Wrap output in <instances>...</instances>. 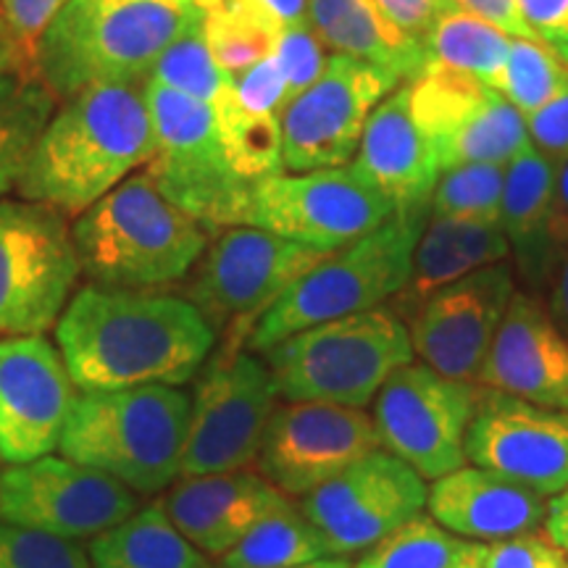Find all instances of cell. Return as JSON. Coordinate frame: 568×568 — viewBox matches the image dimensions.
<instances>
[{
  "label": "cell",
  "instance_id": "6da1fadb",
  "mask_svg": "<svg viewBox=\"0 0 568 568\" xmlns=\"http://www.w3.org/2000/svg\"><path fill=\"white\" fill-rule=\"evenodd\" d=\"M55 343L80 393L180 387L203 368L216 329L187 297L84 284L55 324Z\"/></svg>",
  "mask_w": 568,
  "mask_h": 568
},
{
  "label": "cell",
  "instance_id": "7a4b0ae2",
  "mask_svg": "<svg viewBox=\"0 0 568 568\" xmlns=\"http://www.w3.org/2000/svg\"><path fill=\"white\" fill-rule=\"evenodd\" d=\"M145 84H98L63 101L17 182L21 201L80 216L153 159Z\"/></svg>",
  "mask_w": 568,
  "mask_h": 568
},
{
  "label": "cell",
  "instance_id": "3957f363",
  "mask_svg": "<svg viewBox=\"0 0 568 568\" xmlns=\"http://www.w3.org/2000/svg\"><path fill=\"white\" fill-rule=\"evenodd\" d=\"M205 13L182 0H69L34 51V74L69 101L98 84L140 82Z\"/></svg>",
  "mask_w": 568,
  "mask_h": 568
},
{
  "label": "cell",
  "instance_id": "277c9868",
  "mask_svg": "<svg viewBox=\"0 0 568 568\" xmlns=\"http://www.w3.org/2000/svg\"><path fill=\"white\" fill-rule=\"evenodd\" d=\"M82 274L113 290H163L187 280L209 247V230L155 187L126 176L71 226Z\"/></svg>",
  "mask_w": 568,
  "mask_h": 568
},
{
  "label": "cell",
  "instance_id": "5b68a950",
  "mask_svg": "<svg viewBox=\"0 0 568 568\" xmlns=\"http://www.w3.org/2000/svg\"><path fill=\"white\" fill-rule=\"evenodd\" d=\"M190 406L193 397L163 385L80 393L59 450L132 493L155 495L180 479Z\"/></svg>",
  "mask_w": 568,
  "mask_h": 568
},
{
  "label": "cell",
  "instance_id": "8992f818",
  "mask_svg": "<svg viewBox=\"0 0 568 568\" xmlns=\"http://www.w3.org/2000/svg\"><path fill=\"white\" fill-rule=\"evenodd\" d=\"M426 222L429 209L397 211L379 230L332 251L258 318L247 337L251 351L264 353L308 326L364 314L400 295Z\"/></svg>",
  "mask_w": 568,
  "mask_h": 568
},
{
  "label": "cell",
  "instance_id": "52a82bcc",
  "mask_svg": "<svg viewBox=\"0 0 568 568\" xmlns=\"http://www.w3.org/2000/svg\"><path fill=\"white\" fill-rule=\"evenodd\" d=\"M280 397L366 408L397 368L414 364L408 326L393 308L324 322L264 351Z\"/></svg>",
  "mask_w": 568,
  "mask_h": 568
},
{
  "label": "cell",
  "instance_id": "ba28073f",
  "mask_svg": "<svg viewBox=\"0 0 568 568\" xmlns=\"http://www.w3.org/2000/svg\"><path fill=\"white\" fill-rule=\"evenodd\" d=\"M145 101L155 134L145 174L155 187L205 230L243 226L253 184L226 161L213 105L151 80Z\"/></svg>",
  "mask_w": 568,
  "mask_h": 568
},
{
  "label": "cell",
  "instance_id": "9c48e42d",
  "mask_svg": "<svg viewBox=\"0 0 568 568\" xmlns=\"http://www.w3.org/2000/svg\"><path fill=\"white\" fill-rule=\"evenodd\" d=\"M80 276V255L61 211L0 201V337L53 329Z\"/></svg>",
  "mask_w": 568,
  "mask_h": 568
},
{
  "label": "cell",
  "instance_id": "30bf717a",
  "mask_svg": "<svg viewBox=\"0 0 568 568\" xmlns=\"http://www.w3.org/2000/svg\"><path fill=\"white\" fill-rule=\"evenodd\" d=\"M329 253L258 226H226L197 261L187 301L209 318L213 329L230 326L232 345H237Z\"/></svg>",
  "mask_w": 568,
  "mask_h": 568
},
{
  "label": "cell",
  "instance_id": "8fae6325",
  "mask_svg": "<svg viewBox=\"0 0 568 568\" xmlns=\"http://www.w3.org/2000/svg\"><path fill=\"white\" fill-rule=\"evenodd\" d=\"M395 205L358 166L276 174L253 184L245 226L337 251L395 216Z\"/></svg>",
  "mask_w": 568,
  "mask_h": 568
},
{
  "label": "cell",
  "instance_id": "7c38bea8",
  "mask_svg": "<svg viewBox=\"0 0 568 568\" xmlns=\"http://www.w3.org/2000/svg\"><path fill=\"white\" fill-rule=\"evenodd\" d=\"M276 397L264 358L240 351L219 355L193 395L180 479L240 471L258 460Z\"/></svg>",
  "mask_w": 568,
  "mask_h": 568
},
{
  "label": "cell",
  "instance_id": "4fadbf2b",
  "mask_svg": "<svg viewBox=\"0 0 568 568\" xmlns=\"http://www.w3.org/2000/svg\"><path fill=\"white\" fill-rule=\"evenodd\" d=\"M481 387L447 379L426 364H408L389 376L374 397V426L385 450L424 481L466 466V435Z\"/></svg>",
  "mask_w": 568,
  "mask_h": 568
},
{
  "label": "cell",
  "instance_id": "5bb4252c",
  "mask_svg": "<svg viewBox=\"0 0 568 568\" xmlns=\"http://www.w3.org/2000/svg\"><path fill=\"white\" fill-rule=\"evenodd\" d=\"M400 80L372 63L332 53L322 77L282 113L284 169L293 174L347 166L366 119Z\"/></svg>",
  "mask_w": 568,
  "mask_h": 568
},
{
  "label": "cell",
  "instance_id": "9a60e30c",
  "mask_svg": "<svg viewBox=\"0 0 568 568\" xmlns=\"http://www.w3.org/2000/svg\"><path fill=\"white\" fill-rule=\"evenodd\" d=\"M426 495L424 479L414 468L379 447L303 495L301 510L329 556L351 558L422 514Z\"/></svg>",
  "mask_w": 568,
  "mask_h": 568
},
{
  "label": "cell",
  "instance_id": "2e32d148",
  "mask_svg": "<svg viewBox=\"0 0 568 568\" xmlns=\"http://www.w3.org/2000/svg\"><path fill=\"white\" fill-rule=\"evenodd\" d=\"M138 510V493L69 458L42 456L0 471V521L77 542Z\"/></svg>",
  "mask_w": 568,
  "mask_h": 568
},
{
  "label": "cell",
  "instance_id": "e0dca14e",
  "mask_svg": "<svg viewBox=\"0 0 568 568\" xmlns=\"http://www.w3.org/2000/svg\"><path fill=\"white\" fill-rule=\"evenodd\" d=\"M379 447L374 418L364 408L284 403L266 426L258 468L284 495L303 497Z\"/></svg>",
  "mask_w": 568,
  "mask_h": 568
},
{
  "label": "cell",
  "instance_id": "ac0fdd59",
  "mask_svg": "<svg viewBox=\"0 0 568 568\" xmlns=\"http://www.w3.org/2000/svg\"><path fill=\"white\" fill-rule=\"evenodd\" d=\"M516 297L514 272L495 264L437 290L414 311V353L447 379L479 385L489 347Z\"/></svg>",
  "mask_w": 568,
  "mask_h": 568
},
{
  "label": "cell",
  "instance_id": "d6986e66",
  "mask_svg": "<svg viewBox=\"0 0 568 568\" xmlns=\"http://www.w3.org/2000/svg\"><path fill=\"white\" fill-rule=\"evenodd\" d=\"M77 395L61 351L45 335L0 339V458L27 464L59 450Z\"/></svg>",
  "mask_w": 568,
  "mask_h": 568
},
{
  "label": "cell",
  "instance_id": "ffe728a7",
  "mask_svg": "<svg viewBox=\"0 0 568 568\" xmlns=\"http://www.w3.org/2000/svg\"><path fill=\"white\" fill-rule=\"evenodd\" d=\"M466 458L545 497L558 495L568 487V410L481 387Z\"/></svg>",
  "mask_w": 568,
  "mask_h": 568
},
{
  "label": "cell",
  "instance_id": "44dd1931",
  "mask_svg": "<svg viewBox=\"0 0 568 568\" xmlns=\"http://www.w3.org/2000/svg\"><path fill=\"white\" fill-rule=\"evenodd\" d=\"M479 385L535 406L568 410V339L535 297L516 293L510 301Z\"/></svg>",
  "mask_w": 568,
  "mask_h": 568
},
{
  "label": "cell",
  "instance_id": "7402d4cb",
  "mask_svg": "<svg viewBox=\"0 0 568 568\" xmlns=\"http://www.w3.org/2000/svg\"><path fill=\"white\" fill-rule=\"evenodd\" d=\"M290 503L264 474L224 471L187 477L163 497L161 508L203 556L222 558L251 531L261 518Z\"/></svg>",
  "mask_w": 568,
  "mask_h": 568
},
{
  "label": "cell",
  "instance_id": "603a6c76",
  "mask_svg": "<svg viewBox=\"0 0 568 568\" xmlns=\"http://www.w3.org/2000/svg\"><path fill=\"white\" fill-rule=\"evenodd\" d=\"M426 508L439 527L474 542H500L537 531L548 497L479 466H460L432 485Z\"/></svg>",
  "mask_w": 568,
  "mask_h": 568
},
{
  "label": "cell",
  "instance_id": "cb8c5ba5",
  "mask_svg": "<svg viewBox=\"0 0 568 568\" xmlns=\"http://www.w3.org/2000/svg\"><path fill=\"white\" fill-rule=\"evenodd\" d=\"M355 166L393 201L395 211L429 209L439 163L410 116L408 88L389 92L366 119Z\"/></svg>",
  "mask_w": 568,
  "mask_h": 568
},
{
  "label": "cell",
  "instance_id": "d4e9b609",
  "mask_svg": "<svg viewBox=\"0 0 568 568\" xmlns=\"http://www.w3.org/2000/svg\"><path fill=\"white\" fill-rule=\"evenodd\" d=\"M308 24L326 51L385 69L400 82H414L429 63L376 0H308Z\"/></svg>",
  "mask_w": 568,
  "mask_h": 568
},
{
  "label": "cell",
  "instance_id": "484cf974",
  "mask_svg": "<svg viewBox=\"0 0 568 568\" xmlns=\"http://www.w3.org/2000/svg\"><path fill=\"white\" fill-rule=\"evenodd\" d=\"M508 255L510 243L500 222L429 216L416 243L414 268H410V280L400 293V301L414 314L437 290L479 268L503 264Z\"/></svg>",
  "mask_w": 568,
  "mask_h": 568
},
{
  "label": "cell",
  "instance_id": "4316f807",
  "mask_svg": "<svg viewBox=\"0 0 568 568\" xmlns=\"http://www.w3.org/2000/svg\"><path fill=\"white\" fill-rule=\"evenodd\" d=\"M558 166L535 148L508 163L506 190H503L500 226L518 266L531 282H542L556 264L558 253L550 237L552 197H556Z\"/></svg>",
  "mask_w": 568,
  "mask_h": 568
},
{
  "label": "cell",
  "instance_id": "83f0119b",
  "mask_svg": "<svg viewBox=\"0 0 568 568\" xmlns=\"http://www.w3.org/2000/svg\"><path fill=\"white\" fill-rule=\"evenodd\" d=\"M92 568H209V556L193 548L161 506L134 510L90 545Z\"/></svg>",
  "mask_w": 568,
  "mask_h": 568
},
{
  "label": "cell",
  "instance_id": "f1b7e54d",
  "mask_svg": "<svg viewBox=\"0 0 568 568\" xmlns=\"http://www.w3.org/2000/svg\"><path fill=\"white\" fill-rule=\"evenodd\" d=\"M426 59L471 77L487 88L503 92L510 55V34L479 19L464 6L445 13L424 40Z\"/></svg>",
  "mask_w": 568,
  "mask_h": 568
},
{
  "label": "cell",
  "instance_id": "f546056e",
  "mask_svg": "<svg viewBox=\"0 0 568 568\" xmlns=\"http://www.w3.org/2000/svg\"><path fill=\"white\" fill-rule=\"evenodd\" d=\"M55 113V95L30 71L0 74V197L17 190L34 142Z\"/></svg>",
  "mask_w": 568,
  "mask_h": 568
},
{
  "label": "cell",
  "instance_id": "4dcf8cb0",
  "mask_svg": "<svg viewBox=\"0 0 568 568\" xmlns=\"http://www.w3.org/2000/svg\"><path fill=\"white\" fill-rule=\"evenodd\" d=\"M324 539L305 518L301 506L284 503L266 518H261L230 552H224L222 568H297L326 558Z\"/></svg>",
  "mask_w": 568,
  "mask_h": 568
},
{
  "label": "cell",
  "instance_id": "1f68e13d",
  "mask_svg": "<svg viewBox=\"0 0 568 568\" xmlns=\"http://www.w3.org/2000/svg\"><path fill=\"white\" fill-rule=\"evenodd\" d=\"M213 113H216L219 138H222L226 161L234 174L251 184L284 174L282 119L245 111L226 88L213 103Z\"/></svg>",
  "mask_w": 568,
  "mask_h": 568
},
{
  "label": "cell",
  "instance_id": "d6a6232c",
  "mask_svg": "<svg viewBox=\"0 0 568 568\" xmlns=\"http://www.w3.org/2000/svg\"><path fill=\"white\" fill-rule=\"evenodd\" d=\"M527 119L503 92H493L477 116L439 151V172L458 163H510L529 151Z\"/></svg>",
  "mask_w": 568,
  "mask_h": 568
},
{
  "label": "cell",
  "instance_id": "836d02e7",
  "mask_svg": "<svg viewBox=\"0 0 568 568\" xmlns=\"http://www.w3.org/2000/svg\"><path fill=\"white\" fill-rule=\"evenodd\" d=\"M477 542L439 527L432 516L410 518L374 548L361 552L353 568H458Z\"/></svg>",
  "mask_w": 568,
  "mask_h": 568
},
{
  "label": "cell",
  "instance_id": "e575fe53",
  "mask_svg": "<svg viewBox=\"0 0 568 568\" xmlns=\"http://www.w3.org/2000/svg\"><path fill=\"white\" fill-rule=\"evenodd\" d=\"M201 30L213 59L226 77L240 74L272 55L274 38L280 32L272 21L240 0H224L205 11Z\"/></svg>",
  "mask_w": 568,
  "mask_h": 568
},
{
  "label": "cell",
  "instance_id": "d590c367",
  "mask_svg": "<svg viewBox=\"0 0 568 568\" xmlns=\"http://www.w3.org/2000/svg\"><path fill=\"white\" fill-rule=\"evenodd\" d=\"M506 172V163L487 161L458 163V166L443 169L429 201V216L500 222Z\"/></svg>",
  "mask_w": 568,
  "mask_h": 568
},
{
  "label": "cell",
  "instance_id": "8d00e7d4",
  "mask_svg": "<svg viewBox=\"0 0 568 568\" xmlns=\"http://www.w3.org/2000/svg\"><path fill=\"white\" fill-rule=\"evenodd\" d=\"M568 88V63L560 61L545 42L539 40H510V55L506 67L503 95L521 111L529 113L542 109L560 90Z\"/></svg>",
  "mask_w": 568,
  "mask_h": 568
},
{
  "label": "cell",
  "instance_id": "74e56055",
  "mask_svg": "<svg viewBox=\"0 0 568 568\" xmlns=\"http://www.w3.org/2000/svg\"><path fill=\"white\" fill-rule=\"evenodd\" d=\"M151 82H159L163 88L180 90L184 95H193L203 103H216L222 95L230 77L224 74L216 59H213L209 42L203 38L201 27L182 34L172 42L148 77Z\"/></svg>",
  "mask_w": 568,
  "mask_h": 568
},
{
  "label": "cell",
  "instance_id": "f35d334b",
  "mask_svg": "<svg viewBox=\"0 0 568 568\" xmlns=\"http://www.w3.org/2000/svg\"><path fill=\"white\" fill-rule=\"evenodd\" d=\"M0 568H92L71 539L0 521Z\"/></svg>",
  "mask_w": 568,
  "mask_h": 568
},
{
  "label": "cell",
  "instance_id": "ab89813d",
  "mask_svg": "<svg viewBox=\"0 0 568 568\" xmlns=\"http://www.w3.org/2000/svg\"><path fill=\"white\" fill-rule=\"evenodd\" d=\"M272 59L280 63L284 80H287L293 98L301 95L305 88H311L329 61L324 42L318 40L314 27H284L276 32L272 45Z\"/></svg>",
  "mask_w": 568,
  "mask_h": 568
},
{
  "label": "cell",
  "instance_id": "60d3db41",
  "mask_svg": "<svg viewBox=\"0 0 568 568\" xmlns=\"http://www.w3.org/2000/svg\"><path fill=\"white\" fill-rule=\"evenodd\" d=\"M226 90H230V95L243 105L245 111L264 113V116L276 119H282L287 103L293 101V90H290L280 63H276L272 55H266L264 61L253 63L251 69L230 77Z\"/></svg>",
  "mask_w": 568,
  "mask_h": 568
},
{
  "label": "cell",
  "instance_id": "b9f144b4",
  "mask_svg": "<svg viewBox=\"0 0 568 568\" xmlns=\"http://www.w3.org/2000/svg\"><path fill=\"white\" fill-rule=\"evenodd\" d=\"M481 568H568V552L548 531H527L500 542H479Z\"/></svg>",
  "mask_w": 568,
  "mask_h": 568
},
{
  "label": "cell",
  "instance_id": "7bdbcfd3",
  "mask_svg": "<svg viewBox=\"0 0 568 568\" xmlns=\"http://www.w3.org/2000/svg\"><path fill=\"white\" fill-rule=\"evenodd\" d=\"M69 0H0V17L19 42L21 55H24L27 69L34 74V51L42 32L51 27V21L59 17V11Z\"/></svg>",
  "mask_w": 568,
  "mask_h": 568
},
{
  "label": "cell",
  "instance_id": "ee69618b",
  "mask_svg": "<svg viewBox=\"0 0 568 568\" xmlns=\"http://www.w3.org/2000/svg\"><path fill=\"white\" fill-rule=\"evenodd\" d=\"M531 148L560 169L568 161V88L527 116Z\"/></svg>",
  "mask_w": 568,
  "mask_h": 568
},
{
  "label": "cell",
  "instance_id": "f6af8a7d",
  "mask_svg": "<svg viewBox=\"0 0 568 568\" xmlns=\"http://www.w3.org/2000/svg\"><path fill=\"white\" fill-rule=\"evenodd\" d=\"M389 19L424 48V40L445 13L460 9L458 0H376Z\"/></svg>",
  "mask_w": 568,
  "mask_h": 568
},
{
  "label": "cell",
  "instance_id": "bcb514c9",
  "mask_svg": "<svg viewBox=\"0 0 568 568\" xmlns=\"http://www.w3.org/2000/svg\"><path fill=\"white\" fill-rule=\"evenodd\" d=\"M518 13L539 42L560 53L568 48V0H516Z\"/></svg>",
  "mask_w": 568,
  "mask_h": 568
},
{
  "label": "cell",
  "instance_id": "7dc6e473",
  "mask_svg": "<svg viewBox=\"0 0 568 568\" xmlns=\"http://www.w3.org/2000/svg\"><path fill=\"white\" fill-rule=\"evenodd\" d=\"M466 11L477 13L479 19L489 21V24L500 27L503 32H508L510 38L521 40H537L535 32L529 30L527 21L518 13L516 0H458Z\"/></svg>",
  "mask_w": 568,
  "mask_h": 568
},
{
  "label": "cell",
  "instance_id": "c3c4849f",
  "mask_svg": "<svg viewBox=\"0 0 568 568\" xmlns=\"http://www.w3.org/2000/svg\"><path fill=\"white\" fill-rule=\"evenodd\" d=\"M240 3L258 11L276 30L308 24V0H240Z\"/></svg>",
  "mask_w": 568,
  "mask_h": 568
},
{
  "label": "cell",
  "instance_id": "681fc988",
  "mask_svg": "<svg viewBox=\"0 0 568 568\" xmlns=\"http://www.w3.org/2000/svg\"><path fill=\"white\" fill-rule=\"evenodd\" d=\"M550 237H552V245H556L558 258H564L568 253V161L558 169L556 197H552Z\"/></svg>",
  "mask_w": 568,
  "mask_h": 568
},
{
  "label": "cell",
  "instance_id": "f907efd6",
  "mask_svg": "<svg viewBox=\"0 0 568 568\" xmlns=\"http://www.w3.org/2000/svg\"><path fill=\"white\" fill-rule=\"evenodd\" d=\"M545 521H548V535L552 542L568 552V487L560 489L558 495H552Z\"/></svg>",
  "mask_w": 568,
  "mask_h": 568
},
{
  "label": "cell",
  "instance_id": "816d5d0a",
  "mask_svg": "<svg viewBox=\"0 0 568 568\" xmlns=\"http://www.w3.org/2000/svg\"><path fill=\"white\" fill-rule=\"evenodd\" d=\"M6 71H30V69H27L24 55H21L19 42L13 40L9 24H6L3 17H0V74H6Z\"/></svg>",
  "mask_w": 568,
  "mask_h": 568
},
{
  "label": "cell",
  "instance_id": "f5cc1de1",
  "mask_svg": "<svg viewBox=\"0 0 568 568\" xmlns=\"http://www.w3.org/2000/svg\"><path fill=\"white\" fill-rule=\"evenodd\" d=\"M552 318L568 332V253L560 258L556 290H552Z\"/></svg>",
  "mask_w": 568,
  "mask_h": 568
},
{
  "label": "cell",
  "instance_id": "db71d44e",
  "mask_svg": "<svg viewBox=\"0 0 568 568\" xmlns=\"http://www.w3.org/2000/svg\"><path fill=\"white\" fill-rule=\"evenodd\" d=\"M297 568H353V560L351 558L326 556V558L314 560V564H305V566H297Z\"/></svg>",
  "mask_w": 568,
  "mask_h": 568
},
{
  "label": "cell",
  "instance_id": "11a10c76",
  "mask_svg": "<svg viewBox=\"0 0 568 568\" xmlns=\"http://www.w3.org/2000/svg\"><path fill=\"white\" fill-rule=\"evenodd\" d=\"M182 3H190V6H195V9H201V11L205 13V11H211L213 6L224 3V0H182Z\"/></svg>",
  "mask_w": 568,
  "mask_h": 568
},
{
  "label": "cell",
  "instance_id": "9f6ffc18",
  "mask_svg": "<svg viewBox=\"0 0 568 568\" xmlns=\"http://www.w3.org/2000/svg\"><path fill=\"white\" fill-rule=\"evenodd\" d=\"M458 568H481V564H479V542H477V548H474L471 556H468Z\"/></svg>",
  "mask_w": 568,
  "mask_h": 568
},
{
  "label": "cell",
  "instance_id": "6f0895ef",
  "mask_svg": "<svg viewBox=\"0 0 568 568\" xmlns=\"http://www.w3.org/2000/svg\"><path fill=\"white\" fill-rule=\"evenodd\" d=\"M556 55H558V59H560V61H566V63H568V48H566V51H560V53H556Z\"/></svg>",
  "mask_w": 568,
  "mask_h": 568
},
{
  "label": "cell",
  "instance_id": "680465c9",
  "mask_svg": "<svg viewBox=\"0 0 568 568\" xmlns=\"http://www.w3.org/2000/svg\"><path fill=\"white\" fill-rule=\"evenodd\" d=\"M209 568H213V566H209ZM219 568H222V566H219Z\"/></svg>",
  "mask_w": 568,
  "mask_h": 568
}]
</instances>
